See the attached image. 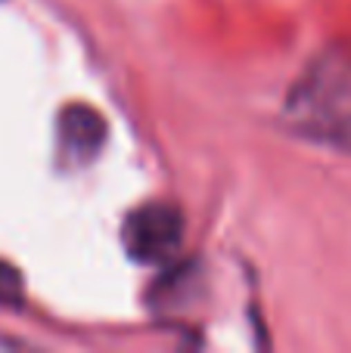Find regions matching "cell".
<instances>
[{
	"instance_id": "cell-2",
	"label": "cell",
	"mask_w": 351,
	"mask_h": 353,
	"mask_svg": "<svg viewBox=\"0 0 351 353\" xmlns=\"http://www.w3.org/2000/svg\"><path fill=\"white\" fill-rule=\"evenodd\" d=\"M122 242L137 263H165L184 245V217L178 208L165 201L143 205L134 214H128Z\"/></svg>"
},
{
	"instance_id": "cell-3",
	"label": "cell",
	"mask_w": 351,
	"mask_h": 353,
	"mask_svg": "<svg viewBox=\"0 0 351 353\" xmlns=\"http://www.w3.org/2000/svg\"><path fill=\"white\" fill-rule=\"evenodd\" d=\"M106 140V121L91 105H68L59 115V152L75 165H87Z\"/></svg>"
},
{
	"instance_id": "cell-4",
	"label": "cell",
	"mask_w": 351,
	"mask_h": 353,
	"mask_svg": "<svg viewBox=\"0 0 351 353\" xmlns=\"http://www.w3.org/2000/svg\"><path fill=\"white\" fill-rule=\"evenodd\" d=\"M22 301V279L10 263L0 261V304H19Z\"/></svg>"
},
{
	"instance_id": "cell-1",
	"label": "cell",
	"mask_w": 351,
	"mask_h": 353,
	"mask_svg": "<svg viewBox=\"0 0 351 353\" xmlns=\"http://www.w3.org/2000/svg\"><path fill=\"white\" fill-rule=\"evenodd\" d=\"M290 115L302 134L351 152V74L327 65L308 74L292 93Z\"/></svg>"
}]
</instances>
